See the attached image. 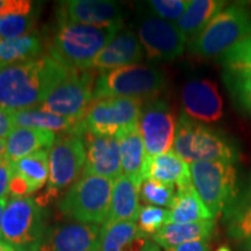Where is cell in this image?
<instances>
[{
    "label": "cell",
    "mask_w": 251,
    "mask_h": 251,
    "mask_svg": "<svg viewBox=\"0 0 251 251\" xmlns=\"http://www.w3.org/2000/svg\"><path fill=\"white\" fill-rule=\"evenodd\" d=\"M71 70L49 55L6 67L0 74V106L9 111L40 108Z\"/></svg>",
    "instance_id": "cell-1"
},
{
    "label": "cell",
    "mask_w": 251,
    "mask_h": 251,
    "mask_svg": "<svg viewBox=\"0 0 251 251\" xmlns=\"http://www.w3.org/2000/svg\"><path fill=\"white\" fill-rule=\"evenodd\" d=\"M121 25L106 27L57 20L49 56L76 70L92 68L93 61L100 51L118 35Z\"/></svg>",
    "instance_id": "cell-2"
},
{
    "label": "cell",
    "mask_w": 251,
    "mask_h": 251,
    "mask_svg": "<svg viewBox=\"0 0 251 251\" xmlns=\"http://www.w3.org/2000/svg\"><path fill=\"white\" fill-rule=\"evenodd\" d=\"M174 151L185 162L237 163L238 146L230 137L214 128L193 120L181 113L177 120Z\"/></svg>",
    "instance_id": "cell-3"
},
{
    "label": "cell",
    "mask_w": 251,
    "mask_h": 251,
    "mask_svg": "<svg viewBox=\"0 0 251 251\" xmlns=\"http://www.w3.org/2000/svg\"><path fill=\"white\" fill-rule=\"evenodd\" d=\"M251 34V8L243 2L226 6L205 29L188 42L191 54L203 58L224 55Z\"/></svg>",
    "instance_id": "cell-4"
},
{
    "label": "cell",
    "mask_w": 251,
    "mask_h": 251,
    "mask_svg": "<svg viewBox=\"0 0 251 251\" xmlns=\"http://www.w3.org/2000/svg\"><path fill=\"white\" fill-rule=\"evenodd\" d=\"M165 86L164 74L148 64H133L103 72L97 78L93 101L108 98L153 100Z\"/></svg>",
    "instance_id": "cell-5"
},
{
    "label": "cell",
    "mask_w": 251,
    "mask_h": 251,
    "mask_svg": "<svg viewBox=\"0 0 251 251\" xmlns=\"http://www.w3.org/2000/svg\"><path fill=\"white\" fill-rule=\"evenodd\" d=\"M86 163L83 135L63 133L56 137L49 150V179L47 190L36 199L40 206L57 198L65 188L77 183Z\"/></svg>",
    "instance_id": "cell-6"
},
{
    "label": "cell",
    "mask_w": 251,
    "mask_h": 251,
    "mask_svg": "<svg viewBox=\"0 0 251 251\" xmlns=\"http://www.w3.org/2000/svg\"><path fill=\"white\" fill-rule=\"evenodd\" d=\"M114 179L99 176L81 177L59 202V211L79 224H103L112 201Z\"/></svg>",
    "instance_id": "cell-7"
},
{
    "label": "cell",
    "mask_w": 251,
    "mask_h": 251,
    "mask_svg": "<svg viewBox=\"0 0 251 251\" xmlns=\"http://www.w3.org/2000/svg\"><path fill=\"white\" fill-rule=\"evenodd\" d=\"M41 206L33 198H12L2 218L1 238L17 251H40L46 236Z\"/></svg>",
    "instance_id": "cell-8"
},
{
    "label": "cell",
    "mask_w": 251,
    "mask_h": 251,
    "mask_svg": "<svg viewBox=\"0 0 251 251\" xmlns=\"http://www.w3.org/2000/svg\"><path fill=\"white\" fill-rule=\"evenodd\" d=\"M190 172L197 193L213 218L224 213L238 188L236 163H193Z\"/></svg>",
    "instance_id": "cell-9"
},
{
    "label": "cell",
    "mask_w": 251,
    "mask_h": 251,
    "mask_svg": "<svg viewBox=\"0 0 251 251\" xmlns=\"http://www.w3.org/2000/svg\"><path fill=\"white\" fill-rule=\"evenodd\" d=\"M143 105L142 100L133 98L96 100L86 113L84 128L92 134L119 139L139 127Z\"/></svg>",
    "instance_id": "cell-10"
},
{
    "label": "cell",
    "mask_w": 251,
    "mask_h": 251,
    "mask_svg": "<svg viewBox=\"0 0 251 251\" xmlns=\"http://www.w3.org/2000/svg\"><path fill=\"white\" fill-rule=\"evenodd\" d=\"M94 84L93 72L72 69L37 109L78 122L84 121L93 102Z\"/></svg>",
    "instance_id": "cell-11"
},
{
    "label": "cell",
    "mask_w": 251,
    "mask_h": 251,
    "mask_svg": "<svg viewBox=\"0 0 251 251\" xmlns=\"http://www.w3.org/2000/svg\"><path fill=\"white\" fill-rule=\"evenodd\" d=\"M176 128L175 114L164 100L153 99L143 105L139 129L147 156L155 157L170 151L174 147Z\"/></svg>",
    "instance_id": "cell-12"
},
{
    "label": "cell",
    "mask_w": 251,
    "mask_h": 251,
    "mask_svg": "<svg viewBox=\"0 0 251 251\" xmlns=\"http://www.w3.org/2000/svg\"><path fill=\"white\" fill-rule=\"evenodd\" d=\"M141 46L153 61H172L184 52L186 39L174 23L146 15L139 25L137 33Z\"/></svg>",
    "instance_id": "cell-13"
},
{
    "label": "cell",
    "mask_w": 251,
    "mask_h": 251,
    "mask_svg": "<svg viewBox=\"0 0 251 251\" xmlns=\"http://www.w3.org/2000/svg\"><path fill=\"white\" fill-rule=\"evenodd\" d=\"M84 143L86 149V163L81 176L117 179L122 175L120 141L118 137L101 136L84 131Z\"/></svg>",
    "instance_id": "cell-14"
},
{
    "label": "cell",
    "mask_w": 251,
    "mask_h": 251,
    "mask_svg": "<svg viewBox=\"0 0 251 251\" xmlns=\"http://www.w3.org/2000/svg\"><path fill=\"white\" fill-rule=\"evenodd\" d=\"M181 102L185 114L196 121L212 124L224 114V102L218 86L209 79L187 81L181 91Z\"/></svg>",
    "instance_id": "cell-15"
},
{
    "label": "cell",
    "mask_w": 251,
    "mask_h": 251,
    "mask_svg": "<svg viewBox=\"0 0 251 251\" xmlns=\"http://www.w3.org/2000/svg\"><path fill=\"white\" fill-rule=\"evenodd\" d=\"M122 7L111 0H69L59 4L57 20L106 27L121 25Z\"/></svg>",
    "instance_id": "cell-16"
},
{
    "label": "cell",
    "mask_w": 251,
    "mask_h": 251,
    "mask_svg": "<svg viewBox=\"0 0 251 251\" xmlns=\"http://www.w3.org/2000/svg\"><path fill=\"white\" fill-rule=\"evenodd\" d=\"M100 230L97 225H57L46 231L40 251H99Z\"/></svg>",
    "instance_id": "cell-17"
},
{
    "label": "cell",
    "mask_w": 251,
    "mask_h": 251,
    "mask_svg": "<svg viewBox=\"0 0 251 251\" xmlns=\"http://www.w3.org/2000/svg\"><path fill=\"white\" fill-rule=\"evenodd\" d=\"M228 236L251 251V174L238 186L236 194L224 211Z\"/></svg>",
    "instance_id": "cell-18"
},
{
    "label": "cell",
    "mask_w": 251,
    "mask_h": 251,
    "mask_svg": "<svg viewBox=\"0 0 251 251\" xmlns=\"http://www.w3.org/2000/svg\"><path fill=\"white\" fill-rule=\"evenodd\" d=\"M139 37L133 31L118 34L93 61L92 68L102 72L139 64L143 58V50Z\"/></svg>",
    "instance_id": "cell-19"
},
{
    "label": "cell",
    "mask_w": 251,
    "mask_h": 251,
    "mask_svg": "<svg viewBox=\"0 0 251 251\" xmlns=\"http://www.w3.org/2000/svg\"><path fill=\"white\" fill-rule=\"evenodd\" d=\"M141 207L139 188L124 175L119 176L114 179L111 207L101 228H108L119 222H136Z\"/></svg>",
    "instance_id": "cell-20"
},
{
    "label": "cell",
    "mask_w": 251,
    "mask_h": 251,
    "mask_svg": "<svg viewBox=\"0 0 251 251\" xmlns=\"http://www.w3.org/2000/svg\"><path fill=\"white\" fill-rule=\"evenodd\" d=\"M122 175L141 188L147 179V151L139 127L119 137Z\"/></svg>",
    "instance_id": "cell-21"
},
{
    "label": "cell",
    "mask_w": 251,
    "mask_h": 251,
    "mask_svg": "<svg viewBox=\"0 0 251 251\" xmlns=\"http://www.w3.org/2000/svg\"><path fill=\"white\" fill-rule=\"evenodd\" d=\"M56 137L52 130L14 128L6 139V157L14 163L41 150H50Z\"/></svg>",
    "instance_id": "cell-22"
},
{
    "label": "cell",
    "mask_w": 251,
    "mask_h": 251,
    "mask_svg": "<svg viewBox=\"0 0 251 251\" xmlns=\"http://www.w3.org/2000/svg\"><path fill=\"white\" fill-rule=\"evenodd\" d=\"M146 175L147 179H153L177 187L192 183L190 165L174 150L155 157H148Z\"/></svg>",
    "instance_id": "cell-23"
},
{
    "label": "cell",
    "mask_w": 251,
    "mask_h": 251,
    "mask_svg": "<svg viewBox=\"0 0 251 251\" xmlns=\"http://www.w3.org/2000/svg\"><path fill=\"white\" fill-rule=\"evenodd\" d=\"M11 118L14 128H34L48 129L55 133H76L83 135L85 131L83 121L78 122L71 119L59 117L42 109H24L11 111Z\"/></svg>",
    "instance_id": "cell-24"
},
{
    "label": "cell",
    "mask_w": 251,
    "mask_h": 251,
    "mask_svg": "<svg viewBox=\"0 0 251 251\" xmlns=\"http://www.w3.org/2000/svg\"><path fill=\"white\" fill-rule=\"evenodd\" d=\"M214 220L191 224H168L158 233L153 235L152 241L157 246H161L168 250L193 241H208L214 233Z\"/></svg>",
    "instance_id": "cell-25"
},
{
    "label": "cell",
    "mask_w": 251,
    "mask_h": 251,
    "mask_svg": "<svg viewBox=\"0 0 251 251\" xmlns=\"http://www.w3.org/2000/svg\"><path fill=\"white\" fill-rule=\"evenodd\" d=\"M206 220L214 218L200 199L193 184L177 187L175 199L169 208V224H191Z\"/></svg>",
    "instance_id": "cell-26"
},
{
    "label": "cell",
    "mask_w": 251,
    "mask_h": 251,
    "mask_svg": "<svg viewBox=\"0 0 251 251\" xmlns=\"http://www.w3.org/2000/svg\"><path fill=\"white\" fill-rule=\"evenodd\" d=\"M148 242L136 222L126 221L100 229L99 251H141Z\"/></svg>",
    "instance_id": "cell-27"
},
{
    "label": "cell",
    "mask_w": 251,
    "mask_h": 251,
    "mask_svg": "<svg viewBox=\"0 0 251 251\" xmlns=\"http://www.w3.org/2000/svg\"><path fill=\"white\" fill-rule=\"evenodd\" d=\"M226 7L221 0H193L181 18L177 21L178 29L186 41L193 40L205 29L216 14Z\"/></svg>",
    "instance_id": "cell-28"
},
{
    "label": "cell",
    "mask_w": 251,
    "mask_h": 251,
    "mask_svg": "<svg viewBox=\"0 0 251 251\" xmlns=\"http://www.w3.org/2000/svg\"><path fill=\"white\" fill-rule=\"evenodd\" d=\"M13 175L27 183L31 193L45 186L49 179V150H41L12 163Z\"/></svg>",
    "instance_id": "cell-29"
},
{
    "label": "cell",
    "mask_w": 251,
    "mask_h": 251,
    "mask_svg": "<svg viewBox=\"0 0 251 251\" xmlns=\"http://www.w3.org/2000/svg\"><path fill=\"white\" fill-rule=\"evenodd\" d=\"M42 51V42L36 34L4 40L0 46V63L6 68L9 65L30 62L43 56Z\"/></svg>",
    "instance_id": "cell-30"
},
{
    "label": "cell",
    "mask_w": 251,
    "mask_h": 251,
    "mask_svg": "<svg viewBox=\"0 0 251 251\" xmlns=\"http://www.w3.org/2000/svg\"><path fill=\"white\" fill-rule=\"evenodd\" d=\"M227 76L251 77V34L220 56Z\"/></svg>",
    "instance_id": "cell-31"
},
{
    "label": "cell",
    "mask_w": 251,
    "mask_h": 251,
    "mask_svg": "<svg viewBox=\"0 0 251 251\" xmlns=\"http://www.w3.org/2000/svg\"><path fill=\"white\" fill-rule=\"evenodd\" d=\"M35 13L29 12H13L0 17V36L4 40L18 39L28 35L33 29Z\"/></svg>",
    "instance_id": "cell-32"
},
{
    "label": "cell",
    "mask_w": 251,
    "mask_h": 251,
    "mask_svg": "<svg viewBox=\"0 0 251 251\" xmlns=\"http://www.w3.org/2000/svg\"><path fill=\"white\" fill-rule=\"evenodd\" d=\"M176 196L174 185L159 183L153 179H146L140 188L141 200L151 206L170 208Z\"/></svg>",
    "instance_id": "cell-33"
},
{
    "label": "cell",
    "mask_w": 251,
    "mask_h": 251,
    "mask_svg": "<svg viewBox=\"0 0 251 251\" xmlns=\"http://www.w3.org/2000/svg\"><path fill=\"white\" fill-rule=\"evenodd\" d=\"M169 224V211L157 206H142L136 225L144 236H153Z\"/></svg>",
    "instance_id": "cell-34"
},
{
    "label": "cell",
    "mask_w": 251,
    "mask_h": 251,
    "mask_svg": "<svg viewBox=\"0 0 251 251\" xmlns=\"http://www.w3.org/2000/svg\"><path fill=\"white\" fill-rule=\"evenodd\" d=\"M147 7L153 17L174 23L178 21L185 13L190 1L188 0H150Z\"/></svg>",
    "instance_id": "cell-35"
},
{
    "label": "cell",
    "mask_w": 251,
    "mask_h": 251,
    "mask_svg": "<svg viewBox=\"0 0 251 251\" xmlns=\"http://www.w3.org/2000/svg\"><path fill=\"white\" fill-rule=\"evenodd\" d=\"M225 81L238 106L251 115V77H233L225 75Z\"/></svg>",
    "instance_id": "cell-36"
},
{
    "label": "cell",
    "mask_w": 251,
    "mask_h": 251,
    "mask_svg": "<svg viewBox=\"0 0 251 251\" xmlns=\"http://www.w3.org/2000/svg\"><path fill=\"white\" fill-rule=\"evenodd\" d=\"M12 174H13L12 162L9 161L7 157L0 159V200L7 199Z\"/></svg>",
    "instance_id": "cell-37"
},
{
    "label": "cell",
    "mask_w": 251,
    "mask_h": 251,
    "mask_svg": "<svg viewBox=\"0 0 251 251\" xmlns=\"http://www.w3.org/2000/svg\"><path fill=\"white\" fill-rule=\"evenodd\" d=\"M14 129L11 111L0 106V139H6Z\"/></svg>",
    "instance_id": "cell-38"
},
{
    "label": "cell",
    "mask_w": 251,
    "mask_h": 251,
    "mask_svg": "<svg viewBox=\"0 0 251 251\" xmlns=\"http://www.w3.org/2000/svg\"><path fill=\"white\" fill-rule=\"evenodd\" d=\"M165 251H209V246L207 240L193 241V242L180 244V246L171 248V249Z\"/></svg>",
    "instance_id": "cell-39"
},
{
    "label": "cell",
    "mask_w": 251,
    "mask_h": 251,
    "mask_svg": "<svg viewBox=\"0 0 251 251\" xmlns=\"http://www.w3.org/2000/svg\"><path fill=\"white\" fill-rule=\"evenodd\" d=\"M7 205V199L0 200V237L2 235V218H4V212Z\"/></svg>",
    "instance_id": "cell-40"
},
{
    "label": "cell",
    "mask_w": 251,
    "mask_h": 251,
    "mask_svg": "<svg viewBox=\"0 0 251 251\" xmlns=\"http://www.w3.org/2000/svg\"><path fill=\"white\" fill-rule=\"evenodd\" d=\"M141 251H161V249H159V247L153 241L148 240V242L146 243V246L143 247V249Z\"/></svg>",
    "instance_id": "cell-41"
},
{
    "label": "cell",
    "mask_w": 251,
    "mask_h": 251,
    "mask_svg": "<svg viewBox=\"0 0 251 251\" xmlns=\"http://www.w3.org/2000/svg\"><path fill=\"white\" fill-rule=\"evenodd\" d=\"M0 251H17L13 247L9 246L7 242H5L1 237H0Z\"/></svg>",
    "instance_id": "cell-42"
},
{
    "label": "cell",
    "mask_w": 251,
    "mask_h": 251,
    "mask_svg": "<svg viewBox=\"0 0 251 251\" xmlns=\"http://www.w3.org/2000/svg\"><path fill=\"white\" fill-rule=\"evenodd\" d=\"M6 139H0V159L6 157Z\"/></svg>",
    "instance_id": "cell-43"
},
{
    "label": "cell",
    "mask_w": 251,
    "mask_h": 251,
    "mask_svg": "<svg viewBox=\"0 0 251 251\" xmlns=\"http://www.w3.org/2000/svg\"><path fill=\"white\" fill-rule=\"evenodd\" d=\"M216 251H231V250L228 249L227 247H221V248H220V249H218Z\"/></svg>",
    "instance_id": "cell-44"
},
{
    "label": "cell",
    "mask_w": 251,
    "mask_h": 251,
    "mask_svg": "<svg viewBox=\"0 0 251 251\" xmlns=\"http://www.w3.org/2000/svg\"><path fill=\"white\" fill-rule=\"evenodd\" d=\"M5 69V65L4 64H1V63H0V74H1V71L4 70Z\"/></svg>",
    "instance_id": "cell-45"
},
{
    "label": "cell",
    "mask_w": 251,
    "mask_h": 251,
    "mask_svg": "<svg viewBox=\"0 0 251 251\" xmlns=\"http://www.w3.org/2000/svg\"><path fill=\"white\" fill-rule=\"evenodd\" d=\"M1 42H2V41H1V36H0V46H1Z\"/></svg>",
    "instance_id": "cell-46"
},
{
    "label": "cell",
    "mask_w": 251,
    "mask_h": 251,
    "mask_svg": "<svg viewBox=\"0 0 251 251\" xmlns=\"http://www.w3.org/2000/svg\"><path fill=\"white\" fill-rule=\"evenodd\" d=\"M0 7H1V0H0Z\"/></svg>",
    "instance_id": "cell-47"
}]
</instances>
